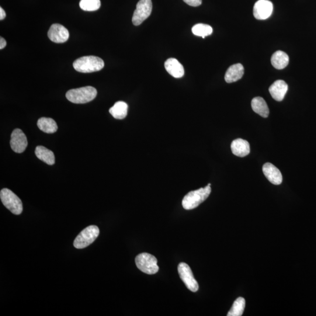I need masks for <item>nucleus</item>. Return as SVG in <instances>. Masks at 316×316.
<instances>
[{
  "instance_id": "4be33fe9",
  "label": "nucleus",
  "mask_w": 316,
  "mask_h": 316,
  "mask_svg": "<svg viewBox=\"0 0 316 316\" xmlns=\"http://www.w3.org/2000/svg\"><path fill=\"white\" fill-rule=\"evenodd\" d=\"M245 307L244 298L239 297L234 302L230 310L228 311L227 316H241L244 312Z\"/></svg>"
},
{
  "instance_id": "6e6552de",
  "label": "nucleus",
  "mask_w": 316,
  "mask_h": 316,
  "mask_svg": "<svg viewBox=\"0 0 316 316\" xmlns=\"http://www.w3.org/2000/svg\"><path fill=\"white\" fill-rule=\"evenodd\" d=\"M178 270L180 279L185 283L187 289L196 292L199 289V284L194 278L190 267L187 263L181 262L178 265Z\"/></svg>"
},
{
  "instance_id": "6ab92c4d",
  "label": "nucleus",
  "mask_w": 316,
  "mask_h": 316,
  "mask_svg": "<svg viewBox=\"0 0 316 316\" xmlns=\"http://www.w3.org/2000/svg\"><path fill=\"white\" fill-rule=\"evenodd\" d=\"M37 126L40 130L47 134H54L58 130L57 123L51 118H41L38 121Z\"/></svg>"
},
{
  "instance_id": "4468645a",
  "label": "nucleus",
  "mask_w": 316,
  "mask_h": 316,
  "mask_svg": "<svg viewBox=\"0 0 316 316\" xmlns=\"http://www.w3.org/2000/svg\"><path fill=\"white\" fill-rule=\"evenodd\" d=\"M165 68L166 71L175 78H181L185 75L183 65L176 59H168L165 62Z\"/></svg>"
},
{
  "instance_id": "f257e3e1",
  "label": "nucleus",
  "mask_w": 316,
  "mask_h": 316,
  "mask_svg": "<svg viewBox=\"0 0 316 316\" xmlns=\"http://www.w3.org/2000/svg\"><path fill=\"white\" fill-rule=\"evenodd\" d=\"M210 186L207 185L203 188L192 191L187 193L182 200L183 207L185 210H189L199 206L209 196L211 192Z\"/></svg>"
},
{
  "instance_id": "9b49d317",
  "label": "nucleus",
  "mask_w": 316,
  "mask_h": 316,
  "mask_svg": "<svg viewBox=\"0 0 316 316\" xmlns=\"http://www.w3.org/2000/svg\"><path fill=\"white\" fill-rule=\"evenodd\" d=\"M10 145L13 150L16 153L21 154L25 151L28 146V141L26 135L22 130L16 129L13 131Z\"/></svg>"
},
{
  "instance_id": "0eeeda50",
  "label": "nucleus",
  "mask_w": 316,
  "mask_h": 316,
  "mask_svg": "<svg viewBox=\"0 0 316 316\" xmlns=\"http://www.w3.org/2000/svg\"><path fill=\"white\" fill-rule=\"evenodd\" d=\"M152 10L151 0H140L137 5L133 17V23L138 26L147 20L150 16Z\"/></svg>"
},
{
  "instance_id": "ddd939ff",
  "label": "nucleus",
  "mask_w": 316,
  "mask_h": 316,
  "mask_svg": "<svg viewBox=\"0 0 316 316\" xmlns=\"http://www.w3.org/2000/svg\"><path fill=\"white\" fill-rule=\"evenodd\" d=\"M287 90V83L283 81H281V80L274 82L269 89L270 95L277 102H281L283 100Z\"/></svg>"
},
{
  "instance_id": "39448f33",
  "label": "nucleus",
  "mask_w": 316,
  "mask_h": 316,
  "mask_svg": "<svg viewBox=\"0 0 316 316\" xmlns=\"http://www.w3.org/2000/svg\"><path fill=\"white\" fill-rule=\"evenodd\" d=\"M0 198L3 204L12 213L20 215L23 210V203L20 198L9 189H3L0 192Z\"/></svg>"
},
{
  "instance_id": "f03ea898",
  "label": "nucleus",
  "mask_w": 316,
  "mask_h": 316,
  "mask_svg": "<svg viewBox=\"0 0 316 316\" xmlns=\"http://www.w3.org/2000/svg\"><path fill=\"white\" fill-rule=\"evenodd\" d=\"M73 65L76 71L86 74L102 70L104 67V62L99 57L87 56L78 59Z\"/></svg>"
},
{
  "instance_id": "b1692460",
  "label": "nucleus",
  "mask_w": 316,
  "mask_h": 316,
  "mask_svg": "<svg viewBox=\"0 0 316 316\" xmlns=\"http://www.w3.org/2000/svg\"><path fill=\"white\" fill-rule=\"evenodd\" d=\"M80 8L86 12H95L99 10L101 6L100 0H81L79 3Z\"/></svg>"
},
{
  "instance_id": "393cba45",
  "label": "nucleus",
  "mask_w": 316,
  "mask_h": 316,
  "mask_svg": "<svg viewBox=\"0 0 316 316\" xmlns=\"http://www.w3.org/2000/svg\"><path fill=\"white\" fill-rule=\"evenodd\" d=\"M184 2L192 7H198L201 5L202 0H183Z\"/></svg>"
},
{
  "instance_id": "a211bd4d",
  "label": "nucleus",
  "mask_w": 316,
  "mask_h": 316,
  "mask_svg": "<svg viewBox=\"0 0 316 316\" xmlns=\"http://www.w3.org/2000/svg\"><path fill=\"white\" fill-rule=\"evenodd\" d=\"M271 64L273 67L278 70L285 68L289 62V58L283 51H276L271 58Z\"/></svg>"
},
{
  "instance_id": "5701e85b",
  "label": "nucleus",
  "mask_w": 316,
  "mask_h": 316,
  "mask_svg": "<svg viewBox=\"0 0 316 316\" xmlns=\"http://www.w3.org/2000/svg\"><path fill=\"white\" fill-rule=\"evenodd\" d=\"M192 31L194 36L205 38L213 33V29L207 24H198L193 27Z\"/></svg>"
},
{
  "instance_id": "2eb2a0df",
  "label": "nucleus",
  "mask_w": 316,
  "mask_h": 316,
  "mask_svg": "<svg viewBox=\"0 0 316 316\" xmlns=\"http://www.w3.org/2000/svg\"><path fill=\"white\" fill-rule=\"evenodd\" d=\"M231 149L232 154L239 157H245L250 153L249 142L241 138L236 139L232 142Z\"/></svg>"
},
{
  "instance_id": "7ed1b4c3",
  "label": "nucleus",
  "mask_w": 316,
  "mask_h": 316,
  "mask_svg": "<svg viewBox=\"0 0 316 316\" xmlns=\"http://www.w3.org/2000/svg\"><path fill=\"white\" fill-rule=\"evenodd\" d=\"M97 90L92 86L72 89L66 94V97L71 102L75 104H85L96 98Z\"/></svg>"
},
{
  "instance_id": "412c9836",
  "label": "nucleus",
  "mask_w": 316,
  "mask_h": 316,
  "mask_svg": "<svg viewBox=\"0 0 316 316\" xmlns=\"http://www.w3.org/2000/svg\"><path fill=\"white\" fill-rule=\"evenodd\" d=\"M128 109V104L120 101L114 104L109 112L116 119L123 120L127 116Z\"/></svg>"
},
{
  "instance_id": "9d476101",
  "label": "nucleus",
  "mask_w": 316,
  "mask_h": 316,
  "mask_svg": "<svg viewBox=\"0 0 316 316\" xmlns=\"http://www.w3.org/2000/svg\"><path fill=\"white\" fill-rule=\"evenodd\" d=\"M48 36L55 43L61 44L67 42L69 38V31L61 24H55L48 31Z\"/></svg>"
},
{
  "instance_id": "f8f14e48",
  "label": "nucleus",
  "mask_w": 316,
  "mask_h": 316,
  "mask_svg": "<svg viewBox=\"0 0 316 316\" xmlns=\"http://www.w3.org/2000/svg\"><path fill=\"white\" fill-rule=\"evenodd\" d=\"M263 174L269 181L275 185H279L282 182V175L276 166L270 163H266L262 168Z\"/></svg>"
},
{
  "instance_id": "f3484780",
  "label": "nucleus",
  "mask_w": 316,
  "mask_h": 316,
  "mask_svg": "<svg viewBox=\"0 0 316 316\" xmlns=\"http://www.w3.org/2000/svg\"><path fill=\"white\" fill-rule=\"evenodd\" d=\"M251 107L253 112L259 116L267 118L269 114V110L264 99L260 97L253 98L251 102Z\"/></svg>"
},
{
  "instance_id": "dca6fc26",
  "label": "nucleus",
  "mask_w": 316,
  "mask_h": 316,
  "mask_svg": "<svg viewBox=\"0 0 316 316\" xmlns=\"http://www.w3.org/2000/svg\"><path fill=\"white\" fill-rule=\"evenodd\" d=\"M244 74V68L240 64L231 66L225 75V81L228 83L237 82L241 79Z\"/></svg>"
},
{
  "instance_id": "a878e982",
  "label": "nucleus",
  "mask_w": 316,
  "mask_h": 316,
  "mask_svg": "<svg viewBox=\"0 0 316 316\" xmlns=\"http://www.w3.org/2000/svg\"><path fill=\"white\" fill-rule=\"evenodd\" d=\"M7 45V42L5 40V38H3L1 37L0 38V50H3L4 49Z\"/></svg>"
},
{
  "instance_id": "1a4fd4ad",
  "label": "nucleus",
  "mask_w": 316,
  "mask_h": 316,
  "mask_svg": "<svg viewBox=\"0 0 316 316\" xmlns=\"http://www.w3.org/2000/svg\"><path fill=\"white\" fill-rule=\"evenodd\" d=\"M273 5L269 0H259L253 7V16L259 20L268 19L272 15Z\"/></svg>"
},
{
  "instance_id": "aec40b11",
  "label": "nucleus",
  "mask_w": 316,
  "mask_h": 316,
  "mask_svg": "<svg viewBox=\"0 0 316 316\" xmlns=\"http://www.w3.org/2000/svg\"><path fill=\"white\" fill-rule=\"evenodd\" d=\"M35 152H36L37 158L42 161L50 165L55 164V155L54 152L50 149L43 147V146H38Z\"/></svg>"
},
{
  "instance_id": "423d86ee",
  "label": "nucleus",
  "mask_w": 316,
  "mask_h": 316,
  "mask_svg": "<svg viewBox=\"0 0 316 316\" xmlns=\"http://www.w3.org/2000/svg\"><path fill=\"white\" fill-rule=\"evenodd\" d=\"M100 233L98 227L90 225L80 233L74 241L76 248L83 249L87 247L96 240Z\"/></svg>"
},
{
  "instance_id": "20e7f679",
  "label": "nucleus",
  "mask_w": 316,
  "mask_h": 316,
  "mask_svg": "<svg viewBox=\"0 0 316 316\" xmlns=\"http://www.w3.org/2000/svg\"><path fill=\"white\" fill-rule=\"evenodd\" d=\"M135 263L139 269L148 275H154L158 272L157 259L150 253H140L135 258Z\"/></svg>"
},
{
  "instance_id": "bb28decb",
  "label": "nucleus",
  "mask_w": 316,
  "mask_h": 316,
  "mask_svg": "<svg viewBox=\"0 0 316 316\" xmlns=\"http://www.w3.org/2000/svg\"><path fill=\"white\" fill-rule=\"evenodd\" d=\"M6 14L4 10L2 8H0V20H4L6 18Z\"/></svg>"
}]
</instances>
